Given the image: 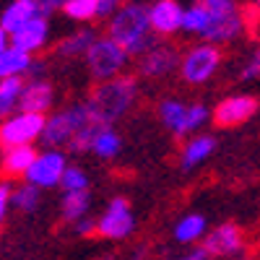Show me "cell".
I'll return each mask as SVG.
<instances>
[{"label": "cell", "mask_w": 260, "mask_h": 260, "mask_svg": "<svg viewBox=\"0 0 260 260\" xmlns=\"http://www.w3.org/2000/svg\"><path fill=\"white\" fill-rule=\"evenodd\" d=\"M107 37L115 39L127 55H146L156 45L151 18H148V6L138 3V0L122 3L120 11L110 18V34Z\"/></svg>", "instance_id": "obj_1"}, {"label": "cell", "mask_w": 260, "mask_h": 260, "mask_svg": "<svg viewBox=\"0 0 260 260\" xmlns=\"http://www.w3.org/2000/svg\"><path fill=\"white\" fill-rule=\"evenodd\" d=\"M136 96H138V81L133 76H117L96 86L91 91L89 107L104 125H112L136 104Z\"/></svg>", "instance_id": "obj_2"}, {"label": "cell", "mask_w": 260, "mask_h": 260, "mask_svg": "<svg viewBox=\"0 0 260 260\" xmlns=\"http://www.w3.org/2000/svg\"><path fill=\"white\" fill-rule=\"evenodd\" d=\"M198 3L208 11V29L203 34V42L219 47L234 42L245 31V18L237 0H198Z\"/></svg>", "instance_id": "obj_3"}, {"label": "cell", "mask_w": 260, "mask_h": 260, "mask_svg": "<svg viewBox=\"0 0 260 260\" xmlns=\"http://www.w3.org/2000/svg\"><path fill=\"white\" fill-rule=\"evenodd\" d=\"M127 57L130 55L117 45L115 39L99 37L83 60H86V68H89L91 78H96L99 83H104V81H112V78H117L122 73V68L127 65Z\"/></svg>", "instance_id": "obj_4"}, {"label": "cell", "mask_w": 260, "mask_h": 260, "mask_svg": "<svg viewBox=\"0 0 260 260\" xmlns=\"http://www.w3.org/2000/svg\"><path fill=\"white\" fill-rule=\"evenodd\" d=\"M221 65V50L216 45H208V42H201V45L190 47L185 55H182V65H180V76L198 86V83H206L216 68Z\"/></svg>", "instance_id": "obj_5"}, {"label": "cell", "mask_w": 260, "mask_h": 260, "mask_svg": "<svg viewBox=\"0 0 260 260\" xmlns=\"http://www.w3.org/2000/svg\"><path fill=\"white\" fill-rule=\"evenodd\" d=\"M47 117L45 115H34V112H16L13 117H8L0 127V143L3 148H13V146H31V141L42 138L45 133Z\"/></svg>", "instance_id": "obj_6"}, {"label": "cell", "mask_w": 260, "mask_h": 260, "mask_svg": "<svg viewBox=\"0 0 260 260\" xmlns=\"http://www.w3.org/2000/svg\"><path fill=\"white\" fill-rule=\"evenodd\" d=\"M83 115H86V102L76 104V107H68V110L47 117L45 133H42V143L55 148V151H57V146H71L76 133H78V127H81Z\"/></svg>", "instance_id": "obj_7"}, {"label": "cell", "mask_w": 260, "mask_h": 260, "mask_svg": "<svg viewBox=\"0 0 260 260\" xmlns=\"http://www.w3.org/2000/svg\"><path fill=\"white\" fill-rule=\"evenodd\" d=\"M136 229V216L130 211L125 198H112L102 219L96 221V234L107 237V240H125L127 234Z\"/></svg>", "instance_id": "obj_8"}, {"label": "cell", "mask_w": 260, "mask_h": 260, "mask_svg": "<svg viewBox=\"0 0 260 260\" xmlns=\"http://www.w3.org/2000/svg\"><path fill=\"white\" fill-rule=\"evenodd\" d=\"M257 107L260 102L250 94H234L224 102L216 104V110H213V122L219 125V127H234V125H242L247 122L255 112H257Z\"/></svg>", "instance_id": "obj_9"}, {"label": "cell", "mask_w": 260, "mask_h": 260, "mask_svg": "<svg viewBox=\"0 0 260 260\" xmlns=\"http://www.w3.org/2000/svg\"><path fill=\"white\" fill-rule=\"evenodd\" d=\"M65 169H68V164H65V154L62 151H45V154H39L34 167L26 172V182L37 185V187H55L62 182V175Z\"/></svg>", "instance_id": "obj_10"}, {"label": "cell", "mask_w": 260, "mask_h": 260, "mask_svg": "<svg viewBox=\"0 0 260 260\" xmlns=\"http://www.w3.org/2000/svg\"><path fill=\"white\" fill-rule=\"evenodd\" d=\"M180 52L172 47V45H161L156 42L146 55L138 57V71L141 76H148V78H161V76H169L172 71H180Z\"/></svg>", "instance_id": "obj_11"}, {"label": "cell", "mask_w": 260, "mask_h": 260, "mask_svg": "<svg viewBox=\"0 0 260 260\" xmlns=\"http://www.w3.org/2000/svg\"><path fill=\"white\" fill-rule=\"evenodd\" d=\"M148 18H151L154 34L172 37V34H177L182 29L185 8L177 3V0H154V3L148 6Z\"/></svg>", "instance_id": "obj_12"}, {"label": "cell", "mask_w": 260, "mask_h": 260, "mask_svg": "<svg viewBox=\"0 0 260 260\" xmlns=\"http://www.w3.org/2000/svg\"><path fill=\"white\" fill-rule=\"evenodd\" d=\"M47 42H50V21L45 16H37V18L26 21L24 26H18L11 34V45L18 47V50H24V52H29V55L42 52L47 47Z\"/></svg>", "instance_id": "obj_13"}, {"label": "cell", "mask_w": 260, "mask_h": 260, "mask_svg": "<svg viewBox=\"0 0 260 260\" xmlns=\"http://www.w3.org/2000/svg\"><path fill=\"white\" fill-rule=\"evenodd\" d=\"M203 250L208 255H234L242 250V229L237 224H221L206 234Z\"/></svg>", "instance_id": "obj_14"}, {"label": "cell", "mask_w": 260, "mask_h": 260, "mask_svg": "<svg viewBox=\"0 0 260 260\" xmlns=\"http://www.w3.org/2000/svg\"><path fill=\"white\" fill-rule=\"evenodd\" d=\"M55 102V91L47 81L34 78L31 83H26L24 94L18 102V112H34V115H45Z\"/></svg>", "instance_id": "obj_15"}, {"label": "cell", "mask_w": 260, "mask_h": 260, "mask_svg": "<svg viewBox=\"0 0 260 260\" xmlns=\"http://www.w3.org/2000/svg\"><path fill=\"white\" fill-rule=\"evenodd\" d=\"M39 16V0H11L0 16V31L13 34L18 26Z\"/></svg>", "instance_id": "obj_16"}, {"label": "cell", "mask_w": 260, "mask_h": 260, "mask_svg": "<svg viewBox=\"0 0 260 260\" xmlns=\"http://www.w3.org/2000/svg\"><path fill=\"white\" fill-rule=\"evenodd\" d=\"M107 127H110V125H104V122L91 112L89 102H86V115H83V120H81V127H78V133H76L73 143L68 146V151H73V154H81V151H91V148H94V141L104 133Z\"/></svg>", "instance_id": "obj_17"}, {"label": "cell", "mask_w": 260, "mask_h": 260, "mask_svg": "<svg viewBox=\"0 0 260 260\" xmlns=\"http://www.w3.org/2000/svg\"><path fill=\"white\" fill-rule=\"evenodd\" d=\"M34 62H31V55L18 50V47H6L0 50V76L3 78H11V76H24V73H31Z\"/></svg>", "instance_id": "obj_18"}, {"label": "cell", "mask_w": 260, "mask_h": 260, "mask_svg": "<svg viewBox=\"0 0 260 260\" xmlns=\"http://www.w3.org/2000/svg\"><path fill=\"white\" fill-rule=\"evenodd\" d=\"M96 42L94 31L91 29H81L76 34H68V37H62L57 42V47H55V55L57 57H78V55H89L91 45Z\"/></svg>", "instance_id": "obj_19"}, {"label": "cell", "mask_w": 260, "mask_h": 260, "mask_svg": "<svg viewBox=\"0 0 260 260\" xmlns=\"http://www.w3.org/2000/svg\"><path fill=\"white\" fill-rule=\"evenodd\" d=\"M37 156L39 154H37L31 146L6 148V154H3V169H6V175H26V172L34 167Z\"/></svg>", "instance_id": "obj_20"}, {"label": "cell", "mask_w": 260, "mask_h": 260, "mask_svg": "<svg viewBox=\"0 0 260 260\" xmlns=\"http://www.w3.org/2000/svg\"><path fill=\"white\" fill-rule=\"evenodd\" d=\"M213 148H216V138L213 136H198V138H192L182 148V159H180L182 169H192V167L203 164L213 154Z\"/></svg>", "instance_id": "obj_21"}, {"label": "cell", "mask_w": 260, "mask_h": 260, "mask_svg": "<svg viewBox=\"0 0 260 260\" xmlns=\"http://www.w3.org/2000/svg\"><path fill=\"white\" fill-rule=\"evenodd\" d=\"M24 81L21 76H11V78H3L0 81V115H11L13 107H18L21 102V94H24Z\"/></svg>", "instance_id": "obj_22"}, {"label": "cell", "mask_w": 260, "mask_h": 260, "mask_svg": "<svg viewBox=\"0 0 260 260\" xmlns=\"http://www.w3.org/2000/svg\"><path fill=\"white\" fill-rule=\"evenodd\" d=\"M206 29H208V11L198 3V0H195V3H190V6L185 8L182 31H187V34H192V37H201V39H203Z\"/></svg>", "instance_id": "obj_23"}, {"label": "cell", "mask_w": 260, "mask_h": 260, "mask_svg": "<svg viewBox=\"0 0 260 260\" xmlns=\"http://www.w3.org/2000/svg\"><path fill=\"white\" fill-rule=\"evenodd\" d=\"M89 190H81V192H65L62 198V219L65 221H81L83 213L89 211Z\"/></svg>", "instance_id": "obj_24"}, {"label": "cell", "mask_w": 260, "mask_h": 260, "mask_svg": "<svg viewBox=\"0 0 260 260\" xmlns=\"http://www.w3.org/2000/svg\"><path fill=\"white\" fill-rule=\"evenodd\" d=\"M185 115H187V104H182L180 99H164L159 104V120L172 130V133H177V130H180Z\"/></svg>", "instance_id": "obj_25"}, {"label": "cell", "mask_w": 260, "mask_h": 260, "mask_svg": "<svg viewBox=\"0 0 260 260\" xmlns=\"http://www.w3.org/2000/svg\"><path fill=\"white\" fill-rule=\"evenodd\" d=\"M203 232H206V219L198 216V213H190V216H185V219L177 224L175 237L180 242H195V240H201V237H203Z\"/></svg>", "instance_id": "obj_26"}, {"label": "cell", "mask_w": 260, "mask_h": 260, "mask_svg": "<svg viewBox=\"0 0 260 260\" xmlns=\"http://www.w3.org/2000/svg\"><path fill=\"white\" fill-rule=\"evenodd\" d=\"M62 13L71 21H91L99 18V3L96 0H65Z\"/></svg>", "instance_id": "obj_27"}, {"label": "cell", "mask_w": 260, "mask_h": 260, "mask_svg": "<svg viewBox=\"0 0 260 260\" xmlns=\"http://www.w3.org/2000/svg\"><path fill=\"white\" fill-rule=\"evenodd\" d=\"M120 148H122V141H120V136L115 133L112 127H107L104 133L94 141V154L96 156H102V159H112V156H117L120 154Z\"/></svg>", "instance_id": "obj_28"}, {"label": "cell", "mask_w": 260, "mask_h": 260, "mask_svg": "<svg viewBox=\"0 0 260 260\" xmlns=\"http://www.w3.org/2000/svg\"><path fill=\"white\" fill-rule=\"evenodd\" d=\"M211 115H208V110L203 104H190L187 107V115H185V120H182V125H180V130H177V138H182V136H187V133H192V130H198L206 120H208Z\"/></svg>", "instance_id": "obj_29"}, {"label": "cell", "mask_w": 260, "mask_h": 260, "mask_svg": "<svg viewBox=\"0 0 260 260\" xmlns=\"http://www.w3.org/2000/svg\"><path fill=\"white\" fill-rule=\"evenodd\" d=\"M13 206H16L18 211H26V213H29V211H37V206H39V187L31 185V182L16 187V192H13Z\"/></svg>", "instance_id": "obj_30"}, {"label": "cell", "mask_w": 260, "mask_h": 260, "mask_svg": "<svg viewBox=\"0 0 260 260\" xmlns=\"http://www.w3.org/2000/svg\"><path fill=\"white\" fill-rule=\"evenodd\" d=\"M62 190L65 192H81L89 187V177H86V172L78 169V167H68L65 169V175H62Z\"/></svg>", "instance_id": "obj_31"}, {"label": "cell", "mask_w": 260, "mask_h": 260, "mask_svg": "<svg viewBox=\"0 0 260 260\" xmlns=\"http://www.w3.org/2000/svg\"><path fill=\"white\" fill-rule=\"evenodd\" d=\"M260 76V47L250 55V60L242 65V71H240V78L242 81H252V78H257Z\"/></svg>", "instance_id": "obj_32"}, {"label": "cell", "mask_w": 260, "mask_h": 260, "mask_svg": "<svg viewBox=\"0 0 260 260\" xmlns=\"http://www.w3.org/2000/svg\"><path fill=\"white\" fill-rule=\"evenodd\" d=\"M62 6H65V0H39V16L50 18L52 13L62 11Z\"/></svg>", "instance_id": "obj_33"}, {"label": "cell", "mask_w": 260, "mask_h": 260, "mask_svg": "<svg viewBox=\"0 0 260 260\" xmlns=\"http://www.w3.org/2000/svg\"><path fill=\"white\" fill-rule=\"evenodd\" d=\"M120 11V0H102L99 3V18H112Z\"/></svg>", "instance_id": "obj_34"}, {"label": "cell", "mask_w": 260, "mask_h": 260, "mask_svg": "<svg viewBox=\"0 0 260 260\" xmlns=\"http://www.w3.org/2000/svg\"><path fill=\"white\" fill-rule=\"evenodd\" d=\"M13 203V192H11V185L8 182H3L0 185V213L6 216V211H8V206Z\"/></svg>", "instance_id": "obj_35"}, {"label": "cell", "mask_w": 260, "mask_h": 260, "mask_svg": "<svg viewBox=\"0 0 260 260\" xmlns=\"http://www.w3.org/2000/svg\"><path fill=\"white\" fill-rule=\"evenodd\" d=\"M96 221L99 219H83L81 221H76V234H81V237H86V234H91V232H96Z\"/></svg>", "instance_id": "obj_36"}, {"label": "cell", "mask_w": 260, "mask_h": 260, "mask_svg": "<svg viewBox=\"0 0 260 260\" xmlns=\"http://www.w3.org/2000/svg\"><path fill=\"white\" fill-rule=\"evenodd\" d=\"M208 257H211V255H208L203 247H198V250H192V252H190L187 257H182V260H208Z\"/></svg>", "instance_id": "obj_37"}, {"label": "cell", "mask_w": 260, "mask_h": 260, "mask_svg": "<svg viewBox=\"0 0 260 260\" xmlns=\"http://www.w3.org/2000/svg\"><path fill=\"white\" fill-rule=\"evenodd\" d=\"M102 260H112V255H107V257H102Z\"/></svg>", "instance_id": "obj_38"}, {"label": "cell", "mask_w": 260, "mask_h": 260, "mask_svg": "<svg viewBox=\"0 0 260 260\" xmlns=\"http://www.w3.org/2000/svg\"><path fill=\"white\" fill-rule=\"evenodd\" d=\"M255 6H257V8H260V0H255Z\"/></svg>", "instance_id": "obj_39"}, {"label": "cell", "mask_w": 260, "mask_h": 260, "mask_svg": "<svg viewBox=\"0 0 260 260\" xmlns=\"http://www.w3.org/2000/svg\"><path fill=\"white\" fill-rule=\"evenodd\" d=\"M96 3H102V0H96Z\"/></svg>", "instance_id": "obj_40"}]
</instances>
